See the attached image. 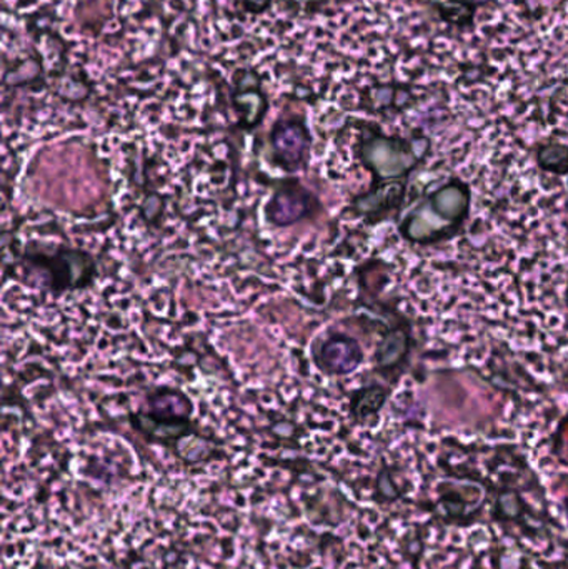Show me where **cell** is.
Wrapping results in <instances>:
<instances>
[{
  "label": "cell",
  "instance_id": "obj_5",
  "mask_svg": "<svg viewBox=\"0 0 568 569\" xmlns=\"http://www.w3.org/2000/svg\"><path fill=\"white\" fill-rule=\"evenodd\" d=\"M310 358L323 377L342 378L359 370L366 361V351L352 335L330 328L313 338Z\"/></svg>",
  "mask_w": 568,
  "mask_h": 569
},
{
  "label": "cell",
  "instance_id": "obj_7",
  "mask_svg": "<svg viewBox=\"0 0 568 569\" xmlns=\"http://www.w3.org/2000/svg\"><path fill=\"white\" fill-rule=\"evenodd\" d=\"M412 325L403 317L383 331L373 353V371L382 377L390 387L399 383L406 373L413 353Z\"/></svg>",
  "mask_w": 568,
  "mask_h": 569
},
{
  "label": "cell",
  "instance_id": "obj_8",
  "mask_svg": "<svg viewBox=\"0 0 568 569\" xmlns=\"http://www.w3.org/2000/svg\"><path fill=\"white\" fill-rule=\"evenodd\" d=\"M407 190L409 182L372 183L369 190L350 200L347 212L353 219H362L366 226H380L402 212Z\"/></svg>",
  "mask_w": 568,
  "mask_h": 569
},
{
  "label": "cell",
  "instance_id": "obj_10",
  "mask_svg": "<svg viewBox=\"0 0 568 569\" xmlns=\"http://www.w3.org/2000/svg\"><path fill=\"white\" fill-rule=\"evenodd\" d=\"M129 421L133 430L147 441L162 445L170 450H176L177 445L190 435H202L192 418L163 417L149 410H140L130 413Z\"/></svg>",
  "mask_w": 568,
  "mask_h": 569
},
{
  "label": "cell",
  "instance_id": "obj_6",
  "mask_svg": "<svg viewBox=\"0 0 568 569\" xmlns=\"http://www.w3.org/2000/svg\"><path fill=\"white\" fill-rule=\"evenodd\" d=\"M312 136L300 120H282L269 137V159L287 176H296L309 167Z\"/></svg>",
  "mask_w": 568,
  "mask_h": 569
},
{
  "label": "cell",
  "instance_id": "obj_3",
  "mask_svg": "<svg viewBox=\"0 0 568 569\" xmlns=\"http://www.w3.org/2000/svg\"><path fill=\"white\" fill-rule=\"evenodd\" d=\"M360 166L372 176V183L410 182L422 167L427 150L416 143L382 132L363 133L357 147Z\"/></svg>",
  "mask_w": 568,
  "mask_h": 569
},
{
  "label": "cell",
  "instance_id": "obj_9",
  "mask_svg": "<svg viewBox=\"0 0 568 569\" xmlns=\"http://www.w3.org/2000/svg\"><path fill=\"white\" fill-rule=\"evenodd\" d=\"M439 500L434 508V517L447 525H460L480 513L486 500L482 487L469 481H442L437 487Z\"/></svg>",
  "mask_w": 568,
  "mask_h": 569
},
{
  "label": "cell",
  "instance_id": "obj_12",
  "mask_svg": "<svg viewBox=\"0 0 568 569\" xmlns=\"http://www.w3.org/2000/svg\"><path fill=\"white\" fill-rule=\"evenodd\" d=\"M146 400L147 410L163 417L192 418L196 413V405L180 388L167 387V385L152 388L147 391Z\"/></svg>",
  "mask_w": 568,
  "mask_h": 569
},
{
  "label": "cell",
  "instance_id": "obj_4",
  "mask_svg": "<svg viewBox=\"0 0 568 569\" xmlns=\"http://www.w3.org/2000/svg\"><path fill=\"white\" fill-rule=\"evenodd\" d=\"M323 207L319 196L303 186L299 177L287 176L277 180L263 207V219L272 229L283 230L317 219Z\"/></svg>",
  "mask_w": 568,
  "mask_h": 569
},
{
  "label": "cell",
  "instance_id": "obj_1",
  "mask_svg": "<svg viewBox=\"0 0 568 569\" xmlns=\"http://www.w3.org/2000/svg\"><path fill=\"white\" fill-rule=\"evenodd\" d=\"M472 189L459 177L427 193L403 216L399 236L417 247H434L457 239L466 229L472 210Z\"/></svg>",
  "mask_w": 568,
  "mask_h": 569
},
{
  "label": "cell",
  "instance_id": "obj_14",
  "mask_svg": "<svg viewBox=\"0 0 568 569\" xmlns=\"http://www.w3.org/2000/svg\"><path fill=\"white\" fill-rule=\"evenodd\" d=\"M566 303H567V308H568V282H567V290H566Z\"/></svg>",
  "mask_w": 568,
  "mask_h": 569
},
{
  "label": "cell",
  "instance_id": "obj_11",
  "mask_svg": "<svg viewBox=\"0 0 568 569\" xmlns=\"http://www.w3.org/2000/svg\"><path fill=\"white\" fill-rule=\"evenodd\" d=\"M392 395L390 385L372 381V383L363 385L350 393L349 398V417L356 425H372L379 420L380 413L386 408L387 401Z\"/></svg>",
  "mask_w": 568,
  "mask_h": 569
},
{
  "label": "cell",
  "instance_id": "obj_13",
  "mask_svg": "<svg viewBox=\"0 0 568 569\" xmlns=\"http://www.w3.org/2000/svg\"><path fill=\"white\" fill-rule=\"evenodd\" d=\"M537 163L549 176H568V147L550 143L537 153Z\"/></svg>",
  "mask_w": 568,
  "mask_h": 569
},
{
  "label": "cell",
  "instance_id": "obj_2",
  "mask_svg": "<svg viewBox=\"0 0 568 569\" xmlns=\"http://www.w3.org/2000/svg\"><path fill=\"white\" fill-rule=\"evenodd\" d=\"M20 259L26 270L40 277L43 290L53 297L87 290L99 277L92 253L76 247L30 242Z\"/></svg>",
  "mask_w": 568,
  "mask_h": 569
}]
</instances>
